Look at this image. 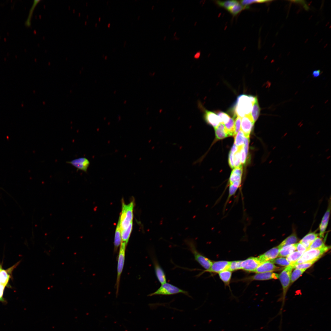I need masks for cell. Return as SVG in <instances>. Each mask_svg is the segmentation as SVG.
Returning <instances> with one entry per match:
<instances>
[{"instance_id":"cell-1","label":"cell","mask_w":331,"mask_h":331,"mask_svg":"<svg viewBox=\"0 0 331 331\" xmlns=\"http://www.w3.org/2000/svg\"><path fill=\"white\" fill-rule=\"evenodd\" d=\"M258 100L257 96L242 94L238 97L234 107V117H243L251 113L253 105Z\"/></svg>"},{"instance_id":"cell-2","label":"cell","mask_w":331,"mask_h":331,"mask_svg":"<svg viewBox=\"0 0 331 331\" xmlns=\"http://www.w3.org/2000/svg\"><path fill=\"white\" fill-rule=\"evenodd\" d=\"M330 248V246L325 245L320 248L307 249L296 261L291 265L293 266L305 262L316 261Z\"/></svg>"},{"instance_id":"cell-3","label":"cell","mask_w":331,"mask_h":331,"mask_svg":"<svg viewBox=\"0 0 331 331\" xmlns=\"http://www.w3.org/2000/svg\"><path fill=\"white\" fill-rule=\"evenodd\" d=\"M184 241L189 250L193 255L195 260L206 270L209 269L213 262L197 250L196 243L194 240L192 239H187Z\"/></svg>"},{"instance_id":"cell-4","label":"cell","mask_w":331,"mask_h":331,"mask_svg":"<svg viewBox=\"0 0 331 331\" xmlns=\"http://www.w3.org/2000/svg\"><path fill=\"white\" fill-rule=\"evenodd\" d=\"M134 207L133 201L127 204L122 203V212L119 219L121 232L127 228L132 222Z\"/></svg>"},{"instance_id":"cell-5","label":"cell","mask_w":331,"mask_h":331,"mask_svg":"<svg viewBox=\"0 0 331 331\" xmlns=\"http://www.w3.org/2000/svg\"><path fill=\"white\" fill-rule=\"evenodd\" d=\"M182 293L190 297L188 292L170 283H165L162 284L160 287L155 292L148 295L151 296L155 295H171Z\"/></svg>"},{"instance_id":"cell-6","label":"cell","mask_w":331,"mask_h":331,"mask_svg":"<svg viewBox=\"0 0 331 331\" xmlns=\"http://www.w3.org/2000/svg\"><path fill=\"white\" fill-rule=\"evenodd\" d=\"M293 266L290 264L287 266L280 274L279 277L282 286L283 296L282 306L279 314L282 315L285 295L291 282V272Z\"/></svg>"},{"instance_id":"cell-7","label":"cell","mask_w":331,"mask_h":331,"mask_svg":"<svg viewBox=\"0 0 331 331\" xmlns=\"http://www.w3.org/2000/svg\"><path fill=\"white\" fill-rule=\"evenodd\" d=\"M127 245V244L125 243L121 242L119 250L118 257L117 275L115 285L116 296H117L118 294L120 277L124 265Z\"/></svg>"},{"instance_id":"cell-8","label":"cell","mask_w":331,"mask_h":331,"mask_svg":"<svg viewBox=\"0 0 331 331\" xmlns=\"http://www.w3.org/2000/svg\"><path fill=\"white\" fill-rule=\"evenodd\" d=\"M198 105L199 108L203 112V118L205 121L214 128L217 127L220 123L217 115L212 111L205 109L200 102L198 103Z\"/></svg>"},{"instance_id":"cell-9","label":"cell","mask_w":331,"mask_h":331,"mask_svg":"<svg viewBox=\"0 0 331 331\" xmlns=\"http://www.w3.org/2000/svg\"><path fill=\"white\" fill-rule=\"evenodd\" d=\"M261 263L258 257H250L242 261V269L247 272H253Z\"/></svg>"},{"instance_id":"cell-10","label":"cell","mask_w":331,"mask_h":331,"mask_svg":"<svg viewBox=\"0 0 331 331\" xmlns=\"http://www.w3.org/2000/svg\"><path fill=\"white\" fill-rule=\"evenodd\" d=\"M250 114L245 115L241 120V130L246 137L249 138L254 123Z\"/></svg>"},{"instance_id":"cell-11","label":"cell","mask_w":331,"mask_h":331,"mask_svg":"<svg viewBox=\"0 0 331 331\" xmlns=\"http://www.w3.org/2000/svg\"><path fill=\"white\" fill-rule=\"evenodd\" d=\"M66 163L76 168L77 170H80L85 172H87L90 165L89 161L84 157L75 159L71 161H67Z\"/></svg>"},{"instance_id":"cell-12","label":"cell","mask_w":331,"mask_h":331,"mask_svg":"<svg viewBox=\"0 0 331 331\" xmlns=\"http://www.w3.org/2000/svg\"><path fill=\"white\" fill-rule=\"evenodd\" d=\"M152 258L155 275L158 280L161 284L166 283V278L164 271L159 264L156 258L154 256H152Z\"/></svg>"},{"instance_id":"cell-13","label":"cell","mask_w":331,"mask_h":331,"mask_svg":"<svg viewBox=\"0 0 331 331\" xmlns=\"http://www.w3.org/2000/svg\"><path fill=\"white\" fill-rule=\"evenodd\" d=\"M279 268L269 261L261 263L255 270L253 272L257 273L266 272H272L277 271Z\"/></svg>"},{"instance_id":"cell-14","label":"cell","mask_w":331,"mask_h":331,"mask_svg":"<svg viewBox=\"0 0 331 331\" xmlns=\"http://www.w3.org/2000/svg\"><path fill=\"white\" fill-rule=\"evenodd\" d=\"M280 249L279 246L273 247L259 256L258 258L261 263L273 260L278 257Z\"/></svg>"},{"instance_id":"cell-15","label":"cell","mask_w":331,"mask_h":331,"mask_svg":"<svg viewBox=\"0 0 331 331\" xmlns=\"http://www.w3.org/2000/svg\"><path fill=\"white\" fill-rule=\"evenodd\" d=\"M230 261H219L214 262L210 268L205 271L211 272L219 273L225 270H227Z\"/></svg>"},{"instance_id":"cell-16","label":"cell","mask_w":331,"mask_h":331,"mask_svg":"<svg viewBox=\"0 0 331 331\" xmlns=\"http://www.w3.org/2000/svg\"><path fill=\"white\" fill-rule=\"evenodd\" d=\"M278 274L272 272L258 273L254 275L247 278L245 280H263L271 279H276L279 278Z\"/></svg>"},{"instance_id":"cell-17","label":"cell","mask_w":331,"mask_h":331,"mask_svg":"<svg viewBox=\"0 0 331 331\" xmlns=\"http://www.w3.org/2000/svg\"><path fill=\"white\" fill-rule=\"evenodd\" d=\"M330 203L329 205L328 206V208L325 213L319 225L320 232L319 235L321 238L324 237V234L328 224L330 214Z\"/></svg>"},{"instance_id":"cell-18","label":"cell","mask_w":331,"mask_h":331,"mask_svg":"<svg viewBox=\"0 0 331 331\" xmlns=\"http://www.w3.org/2000/svg\"><path fill=\"white\" fill-rule=\"evenodd\" d=\"M242 173V165L235 168L230 174L229 180V185L237 181L241 182Z\"/></svg>"},{"instance_id":"cell-19","label":"cell","mask_w":331,"mask_h":331,"mask_svg":"<svg viewBox=\"0 0 331 331\" xmlns=\"http://www.w3.org/2000/svg\"><path fill=\"white\" fill-rule=\"evenodd\" d=\"M14 266L11 267L7 270H4L2 268L0 265V284L6 286L8 285L9 280L10 278V273L14 268Z\"/></svg>"},{"instance_id":"cell-20","label":"cell","mask_w":331,"mask_h":331,"mask_svg":"<svg viewBox=\"0 0 331 331\" xmlns=\"http://www.w3.org/2000/svg\"><path fill=\"white\" fill-rule=\"evenodd\" d=\"M318 234L315 232H311L305 236L299 242L307 249L309 246L317 237Z\"/></svg>"},{"instance_id":"cell-21","label":"cell","mask_w":331,"mask_h":331,"mask_svg":"<svg viewBox=\"0 0 331 331\" xmlns=\"http://www.w3.org/2000/svg\"><path fill=\"white\" fill-rule=\"evenodd\" d=\"M214 128L215 135L217 139H222L229 136L224 124H219L217 127Z\"/></svg>"},{"instance_id":"cell-22","label":"cell","mask_w":331,"mask_h":331,"mask_svg":"<svg viewBox=\"0 0 331 331\" xmlns=\"http://www.w3.org/2000/svg\"><path fill=\"white\" fill-rule=\"evenodd\" d=\"M296 250V243L283 246L280 249L278 257H287Z\"/></svg>"},{"instance_id":"cell-23","label":"cell","mask_w":331,"mask_h":331,"mask_svg":"<svg viewBox=\"0 0 331 331\" xmlns=\"http://www.w3.org/2000/svg\"><path fill=\"white\" fill-rule=\"evenodd\" d=\"M121 243V233L119 219L116 228L114 241V251L116 253Z\"/></svg>"},{"instance_id":"cell-24","label":"cell","mask_w":331,"mask_h":331,"mask_svg":"<svg viewBox=\"0 0 331 331\" xmlns=\"http://www.w3.org/2000/svg\"><path fill=\"white\" fill-rule=\"evenodd\" d=\"M298 240L296 234L293 233L285 239L278 246L281 249L283 246L296 243Z\"/></svg>"},{"instance_id":"cell-25","label":"cell","mask_w":331,"mask_h":331,"mask_svg":"<svg viewBox=\"0 0 331 331\" xmlns=\"http://www.w3.org/2000/svg\"><path fill=\"white\" fill-rule=\"evenodd\" d=\"M132 222H131L127 228L121 232V242L127 245L132 230Z\"/></svg>"},{"instance_id":"cell-26","label":"cell","mask_w":331,"mask_h":331,"mask_svg":"<svg viewBox=\"0 0 331 331\" xmlns=\"http://www.w3.org/2000/svg\"><path fill=\"white\" fill-rule=\"evenodd\" d=\"M250 113L251 116L255 123L258 118L260 114L261 108L259 105L258 100L253 103Z\"/></svg>"},{"instance_id":"cell-27","label":"cell","mask_w":331,"mask_h":331,"mask_svg":"<svg viewBox=\"0 0 331 331\" xmlns=\"http://www.w3.org/2000/svg\"><path fill=\"white\" fill-rule=\"evenodd\" d=\"M239 2L236 0L216 1V3L219 6L223 7L228 11L234 5Z\"/></svg>"},{"instance_id":"cell-28","label":"cell","mask_w":331,"mask_h":331,"mask_svg":"<svg viewBox=\"0 0 331 331\" xmlns=\"http://www.w3.org/2000/svg\"><path fill=\"white\" fill-rule=\"evenodd\" d=\"M245 136L241 130L239 131L235 135L234 144L238 147H240L244 145Z\"/></svg>"},{"instance_id":"cell-29","label":"cell","mask_w":331,"mask_h":331,"mask_svg":"<svg viewBox=\"0 0 331 331\" xmlns=\"http://www.w3.org/2000/svg\"><path fill=\"white\" fill-rule=\"evenodd\" d=\"M234 120V117L230 118L229 121L225 124V127L229 136L235 135Z\"/></svg>"},{"instance_id":"cell-30","label":"cell","mask_w":331,"mask_h":331,"mask_svg":"<svg viewBox=\"0 0 331 331\" xmlns=\"http://www.w3.org/2000/svg\"><path fill=\"white\" fill-rule=\"evenodd\" d=\"M232 272L228 270H225L219 273L220 279L226 284H228L230 282Z\"/></svg>"},{"instance_id":"cell-31","label":"cell","mask_w":331,"mask_h":331,"mask_svg":"<svg viewBox=\"0 0 331 331\" xmlns=\"http://www.w3.org/2000/svg\"><path fill=\"white\" fill-rule=\"evenodd\" d=\"M303 253L297 251H294L287 256L286 259L291 264L296 261L301 257Z\"/></svg>"},{"instance_id":"cell-32","label":"cell","mask_w":331,"mask_h":331,"mask_svg":"<svg viewBox=\"0 0 331 331\" xmlns=\"http://www.w3.org/2000/svg\"><path fill=\"white\" fill-rule=\"evenodd\" d=\"M40 1L39 0H34L31 7L29 10V14L25 22V25L28 27H29L31 25V21L33 12L35 8L39 2Z\"/></svg>"},{"instance_id":"cell-33","label":"cell","mask_w":331,"mask_h":331,"mask_svg":"<svg viewBox=\"0 0 331 331\" xmlns=\"http://www.w3.org/2000/svg\"><path fill=\"white\" fill-rule=\"evenodd\" d=\"M245 9V8L239 2L230 9L228 11L233 16H235Z\"/></svg>"},{"instance_id":"cell-34","label":"cell","mask_w":331,"mask_h":331,"mask_svg":"<svg viewBox=\"0 0 331 331\" xmlns=\"http://www.w3.org/2000/svg\"><path fill=\"white\" fill-rule=\"evenodd\" d=\"M325 245L324 243L321 238L317 237L311 243L308 249L320 248Z\"/></svg>"},{"instance_id":"cell-35","label":"cell","mask_w":331,"mask_h":331,"mask_svg":"<svg viewBox=\"0 0 331 331\" xmlns=\"http://www.w3.org/2000/svg\"><path fill=\"white\" fill-rule=\"evenodd\" d=\"M271 1H272L264 0H242L240 1V3L243 6L245 7L246 9H248L249 8V6L252 4L254 3H265L270 2Z\"/></svg>"},{"instance_id":"cell-36","label":"cell","mask_w":331,"mask_h":331,"mask_svg":"<svg viewBox=\"0 0 331 331\" xmlns=\"http://www.w3.org/2000/svg\"><path fill=\"white\" fill-rule=\"evenodd\" d=\"M307 269H295L291 274V283H293L296 281Z\"/></svg>"},{"instance_id":"cell-37","label":"cell","mask_w":331,"mask_h":331,"mask_svg":"<svg viewBox=\"0 0 331 331\" xmlns=\"http://www.w3.org/2000/svg\"><path fill=\"white\" fill-rule=\"evenodd\" d=\"M269 261L273 264H279L282 266H287L291 264L287 261L286 258L284 257L276 258Z\"/></svg>"},{"instance_id":"cell-38","label":"cell","mask_w":331,"mask_h":331,"mask_svg":"<svg viewBox=\"0 0 331 331\" xmlns=\"http://www.w3.org/2000/svg\"><path fill=\"white\" fill-rule=\"evenodd\" d=\"M242 261H234L230 262L227 270L233 271L242 269L241 263Z\"/></svg>"},{"instance_id":"cell-39","label":"cell","mask_w":331,"mask_h":331,"mask_svg":"<svg viewBox=\"0 0 331 331\" xmlns=\"http://www.w3.org/2000/svg\"><path fill=\"white\" fill-rule=\"evenodd\" d=\"M217 113L221 123L226 124L229 121L230 117L228 114L221 111H217Z\"/></svg>"},{"instance_id":"cell-40","label":"cell","mask_w":331,"mask_h":331,"mask_svg":"<svg viewBox=\"0 0 331 331\" xmlns=\"http://www.w3.org/2000/svg\"><path fill=\"white\" fill-rule=\"evenodd\" d=\"M316 261H314L298 264L293 266V268L307 269L311 266Z\"/></svg>"},{"instance_id":"cell-41","label":"cell","mask_w":331,"mask_h":331,"mask_svg":"<svg viewBox=\"0 0 331 331\" xmlns=\"http://www.w3.org/2000/svg\"><path fill=\"white\" fill-rule=\"evenodd\" d=\"M234 166L235 168L238 167L241 165L240 152L238 150L234 154Z\"/></svg>"},{"instance_id":"cell-42","label":"cell","mask_w":331,"mask_h":331,"mask_svg":"<svg viewBox=\"0 0 331 331\" xmlns=\"http://www.w3.org/2000/svg\"><path fill=\"white\" fill-rule=\"evenodd\" d=\"M238 149L240 152L241 163L244 164L245 162L247 156L244 148V145L241 147L238 148Z\"/></svg>"},{"instance_id":"cell-43","label":"cell","mask_w":331,"mask_h":331,"mask_svg":"<svg viewBox=\"0 0 331 331\" xmlns=\"http://www.w3.org/2000/svg\"><path fill=\"white\" fill-rule=\"evenodd\" d=\"M241 121V118L238 116L236 118L235 122H234L235 129L234 134L235 135L237 133L240 129Z\"/></svg>"},{"instance_id":"cell-44","label":"cell","mask_w":331,"mask_h":331,"mask_svg":"<svg viewBox=\"0 0 331 331\" xmlns=\"http://www.w3.org/2000/svg\"><path fill=\"white\" fill-rule=\"evenodd\" d=\"M5 287L4 285L0 284V302L4 304L7 303L6 300L3 297V291Z\"/></svg>"},{"instance_id":"cell-45","label":"cell","mask_w":331,"mask_h":331,"mask_svg":"<svg viewBox=\"0 0 331 331\" xmlns=\"http://www.w3.org/2000/svg\"><path fill=\"white\" fill-rule=\"evenodd\" d=\"M307 249L300 243H296V250L297 251L304 253Z\"/></svg>"},{"instance_id":"cell-46","label":"cell","mask_w":331,"mask_h":331,"mask_svg":"<svg viewBox=\"0 0 331 331\" xmlns=\"http://www.w3.org/2000/svg\"><path fill=\"white\" fill-rule=\"evenodd\" d=\"M234 154L230 152L229 156V163L230 167L232 169L234 167Z\"/></svg>"},{"instance_id":"cell-47","label":"cell","mask_w":331,"mask_h":331,"mask_svg":"<svg viewBox=\"0 0 331 331\" xmlns=\"http://www.w3.org/2000/svg\"><path fill=\"white\" fill-rule=\"evenodd\" d=\"M249 142V138L245 137L244 145V148L246 155H247Z\"/></svg>"},{"instance_id":"cell-48","label":"cell","mask_w":331,"mask_h":331,"mask_svg":"<svg viewBox=\"0 0 331 331\" xmlns=\"http://www.w3.org/2000/svg\"><path fill=\"white\" fill-rule=\"evenodd\" d=\"M321 72L320 70H315L313 71L312 73V76L314 78L319 77L321 74Z\"/></svg>"},{"instance_id":"cell-49","label":"cell","mask_w":331,"mask_h":331,"mask_svg":"<svg viewBox=\"0 0 331 331\" xmlns=\"http://www.w3.org/2000/svg\"><path fill=\"white\" fill-rule=\"evenodd\" d=\"M238 150V147L234 144L233 146L231 148L230 152L234 154Z\"/></svg>"},{"instance_id":"cell-50","label":"cell","mask_w":331,"mask_h":331,"mask_svg":"<svg viewBox=\"0 0 331 331\" xmlns=\"http://www.w3.org/2000/svg\"><path fill=\"white\" fill-rule=\"evenodd\" d=\"M126 41H124V47H125L126 44Z\"/></svg>"},{"instance_id":"cell-51","label":"cell","mask_w":331,"mask_h":331,"mask_svg":"<svg viewBox=\"0 0 331 331\" xmlns=\"http://www.w3.org/2000/svg\"><path fill=\"white\" fill-rule=\"evenodd\" d=\"M110 25H111L110 24V23L108 24V25H107L108 27H110Z\"/></svg>"},{"instance_id":"cell-52","label":"cell","mask_w":331,"mask_h":331,"mask_svg":"<svg viewBox=\"0 0 331 331\" xmlns=\"http://www.w3.org/2000/svg\"><path fill=\"white\" fill-rule=\"evenodd\" d=\"M101 18L100 17H99V18H98V21H101Z\"/></svg>"},{"instance_id":"cell-53","label":"cell","mask_w":331,"mask_h":331,"mask_svg":"<svg viewBox=\"0 0 331 331\" xmlns=\"http://www.w3.org/2000/svg\"><path fill=\"white\" fill-rule=\"evenodd\" d=\"M107 58V56H105V59H106Z\"/></svg>"},{"instance_id":"cell-54","label":"cell","mask_w":331,"mask_h":331,"mask_svg":"<svg viewBox=\"0 0 331 331\" xmlns=\"http://www.w3.org/2000/svg\"><path fill=\"white\" fill-rule=\"evenodd\" d=\"M140 17V16H138V18L137 19H138V20H139V17Z\"/></svg>"},{"instance_id":"cell-55","label":"cell","mask_w":331,"mask_h":331,"mask_svg":"<svg viewBox=\"0 0 331 331\" xmlns=\"http://www.w3.org/2000/svg\"><path fill=\"white\" fill-rule=\"evenodd\" d=\"M108 1H107V4L108 5Z\"/></svg>"},{"instance_id":"cell-56","label":"cell","mask_w":331,"mask_h":331,"mask_svg":"<svg viewBox=\"0 0 331 331\" xmlns=\"http://www.w3.org/2000/svg\"><path fill=\"white\" fill-rule=\"evenodd\" d=\"M97 23H96V24H95V26H96H96H97Z\"/></svg>"},{"instance_id":"cell-57","label":"cell","mask_w":331,"mask_h":331,"mask_svg":"<svg viewBox=\"0 0 331 331\" xmlns=\"http://www.w3.org/2000/svg\"><path fill=\"white\" fill-rule=\"evenodd\" d=\"M104 55H102V57H104Z\"/></svg>"}]
</instances>
